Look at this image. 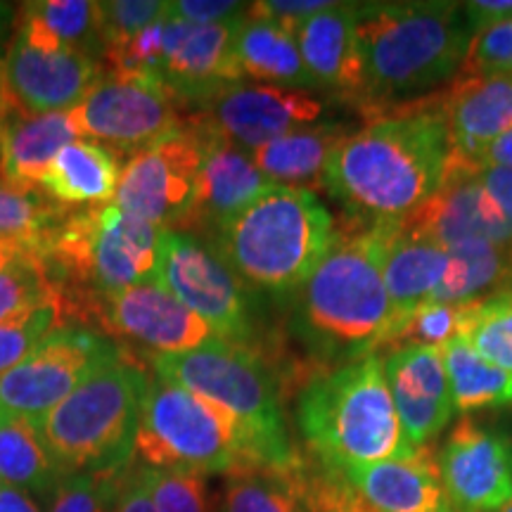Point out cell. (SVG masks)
I'll use <instances>...</instances> for the list:
<instances>
[{
  "mask_svg": "<svg viewBox=\"0 0 512 512\" xmlns=\"http://www.w3.org/2000/svg\"><path fill=\"white\" fill-rule=\"evenodd\" d=\"M512 280L510 247L467 242L448 249V266L430 302L472 304L486 302L508 290Z\"/></svg>",
  "mask_w": 512,
  "mask_h": 512,
  "instance_id": "4dcf8cb0",
  "label": "cell"
},
{
  "mask_svg": "<svg viewBox=\"0 0 512 512\" xmlns=\"http://www.w3.org/2000/svg\"><path fill=\"white\" fill-rule=\"evenodd\" d=\"M358 3H332L294 31L304 67L316 91L363 100V62L356 38Z\"/></svg>",
  "mask_w": 512,
  "mask_h": 512,
  "instance_id": "d4e9b609",
  "label": "cell"
},
{
  "mask_svg": "<svg viewBox=\"0 0 512 512\" xmlns=\"http://www.w3.org/2000/svg\"><path fill=\"white\" fill-rule=\"evenodd\" d=\"M12 19H15V10H12V5L0 3V46H3V41L10 34Z\"/></svg>",
  "mask_w": 512,
  "mask_h": 512,
  "instance_id": "f5cc1de1",
  "label": "cell"
},
{
  "mask_svg": "<svg viewBox=\"0 0 512 512\" xmlns=\"http://www.w3.org/2000/svg\"><path fill=\"white\" fill-rule=\"evenodd\" d=\"M472 34L501 22H512V0H475L463 5Z\"/></svg>",
  "mask_w": 512,
  "mask_h": 512,
  "instance_id": "c3c4849f",
  "label": "cell"
},
{
  "mask_svg": "<svg viewBox=\"0 0 512 512\" xmlns=\"http://www.w3.org/2000/svg\"><path fill=\"white\" fill-rule=\"evenodd\" d=\"M192 136L202 145V164L197 174L195 200L178 230L195 235L204 233L211 240L216 230L238 216L271 183L256 169L249 152L219 138L200 136V133Z\"/></svg>",
  "mask_w": 512,
  "mask_h": 512,
  "instance_id": "44dd1931",
  "label": "cell"
},
{
  "mask_svg": "<svg viewBox=\"0 0 512 512\" xmlns=\"http://www.w3.org/2000/svg\"><path fill=\"white\" fill-rule=\"evenodd\" d=\"M451 143L439 93L347 133L332 152L325 188L351 221H401L444 181Z\"/></svg>",
  "mask_w": 512,
  "mask_h": 512,
  "instance_id": "6da1fadb",
  "label": "cell"
},
{
  "mask_svg": "<svg viewBox=\"0 0 512 512\" xmlns=\"http://www.w3.org/2000/svg\"><path fill=\"white\" fill-rule=\"evenodd\" d=\"M98 57L76 50H41L15 36L0 62L5 107L29 114L69 112L105 74Z\"/></svg>",
  "mask_w": 512,
  "mask_h": 512,
  "instance_id": "2e32d148",
  "label": "cell"
},
{
  "mask_svg": "<svg viewBox=\"0 0 512 512\" xmlns=\"http://www.w3.org/2000/svg\"><path fill=\"white\" fill-rule=\"evenodd\" d=\"M475 166H512V128L486 147Z\"/></svg>",
  "mask_w": 512,
  "mask_h": 512,
  "instance_id": "681fc988",
  "label": "cell"
},
{
  "mask_svg": "<svg viewBox=\"0 0 512 512\" xmlns=\"http://www.w3.org/2000/svg\"><path fill=\"white\" fill-rule=\"evenodd\" d=\"M337 240L313 190L268 185L209 242L254 294L292 297Z\"/></svg>",
  "mask_w": 512,
  "mask_h": 512,
  "instance_id": "277c9868",
  "label": "cell"
},
{
  "mask_svg": "<svg viewBox=\"0 0 512 512\" xmlns=\"http://www.w3.org/2000/svg\"><path fill=\"white\" fill-rule=\"evenodd\" d=\"M356 38L363 62L361 107L377 119L392 105H411L456 79L472 29L458 3H358Z\"/></svg>",
  "mask_w": 512,
  "mask_h": 512,
  "instance_id": "3957f363",
  "label": "cell"
},
{
  "mask_svg": "<svg viewBox=\"0 0 512 512\" xmlns=\"http://www.w3.org/2000/svg\"><path fill=\"white\" fill-rule=\"evenodd\" d=\"M512 74V22H501L472 34L458 76Z\"/></svg>",
  "mask_w": 512,
  "mask_h": 512,
  "instance_id": "7bdbcfd3",
  "label": "cell"
},
{
  "mask_svg": "<svg viewBox=\"0 0 512 512\" xmlns=\"http://www.w3.org/2000/svg\"><path fill=\"white\" fill-rule=\"evenodd\" d=\"M121 178L119 157L93 140L79 138L57 152L43 171L41 188L62 207H102L117 197Z\"/></svg>",
  "mask_w": 512,
  "mask_h": 512,
  "instance_id": "4316f807",
  "label": "cell"
},
{
  "mask_svg": "<svg viewBox=\"0 0 512 512\" xmlns=\"http://www.w3.org/2000/svg\"><path fill=\"white\" fill-rule=\"evenodd\" d=\"M169 15V3L159 0H110L100 3V38L102 55L131 41L140 31Z\"/></svg>",
  "mask_w": 512,
  "mask_h": 512,
  "instance_id": "60d3db41",
  "label": "cell"
},
{
  "mask_svg": "<svg viewBox=\"0 0 512 512\" xmlns=\"http://www.w3.org/2000/svg\"><path fill=\"white\" fill-rule=\"evenodd\" d=\"M62 304L67 316L79 318L91 313V318L98 320L110 335L131 339L140 347L155 351V356L185 354L219 337L211 325L157 283L133 285L102 297Z\"/></svg>",
  "mask_w": 512,
  "mask_h": 512,
  "instance_id": "5bb4252c",
  "label": "cell"
},
{
  "mask_svg": "<svg viewBox=\"0 0 512 512\" xmlns=\"http://www.w3.org/2000/svg\"><path fill=\"white\" fill-rule=\"evenodd\" d=\"M72 211L57 204L41 188H22L0 178V240L17 242L41 254L50 233Z\"/></svg>",
  "mask_w": 512,
  "mask_h": 512,
  "instance_id": "e575fe53",
  "label": "cell"
},
{
  "mask_svg": "<svg viewBox=\"0 0 512 512\" xmlns=\"http://www.w3.org/2000/svg\"><path fill=\"white\" fill-rule=\"evenodd\" d=\"M74 140H79V131L69 112L29 117L5 107L0 124V178L22 188H38L57 152Z\"/></svg>",
  "mask_w": 512,
  "mask_h": 512,
  "instance_id": "484cf974",
  "label": "cell"
},
{
  "mask_svg": "<svg viewBox=\"0 0 512 512\" xmlns=\"http://www.w3.org/2000/svg\"><path fill=\"white\" fill-rule=\"evenodd\" d=\"M147 384L143 370L119 356L43 418L38 432L64 477L121 472L131 465Z\"/></svg>",
  "mask_w": 512,
  "mask_h": 512,
  "instance_id": "52a82bcc",
  "label": "cell"
},
{
  "mask_svg": "<svg viewBox=\"0 0 512 512\" xmlns=\"http://www.w3.org/2000/svg\"><path fill=\"white\" fill-rule=\"evenodd\" d=\"M297 420L318 465L328 472L408 458L415 451L396 415L380 354L306 382Z\"/></svg>",
  "mask_w": 512,
  "mask_h": 512,
  "instance_id": "5b68a950",
  "label": "cell"
},
{
  "mask_svg": "<svg viewBox=\"0 0 512 512\" xmlns=\"http://www.w3.org/2000/svg\"><path fill=\"white\" fill-rule=\"evenodd\" d=\"M162 230L117 204L72 211L41 256L62 285V302L155 283Z\"/></svg>",
  "mask_w": 512,
  "mask_h": 512,
  "instance_id": "ba28073f",
  "label": "cell"
},
{
  "mask_svg": "<svg viewBox=\"0 0 512 512\" xmlns=\"http://www.w3.org/2000/svg\"><path fill=\"white\" fill-rule=\"evenodd\" d=\"M0 479L31 494H50L64 475L34 422L0 411Z\"/></svg>",
  "mask_w": 512,
  "mask_h": 512,
  "instance_id": "d6a6232c",
  "label": "cell"
},
{
  "mask_svg": "<svg viewBox=\"0 0 512 512\" xmlns=\"http://www.w3.org/2000/svg\"><path fill=\"white\" fill-rule=\"evenodd\" d=\"M494 512H512V503H508V505H505V508H501V510H494Z\"/></svg>",
  "mask_w": 512,
  "mask_h": 512,
  "instance_id": "11a10c76",
  "label": "cell"
},
{
  "mask_svg": "<svg viewBox=\"0 0 512 512\" xmlns=\"http://www.w3.org/2000/svg\"><path fill=\"white\" fill-rule=\"evenodd\" d=\"M64 318L62 302H46L0 320V375L24 361L43 337L60 328Z\"/></svg>",
  "mask_w": 512,
  "mask_h": 512,
  "instance_id": "74e56055",
  "label": "cell"
},
{
  "mask_svg": "<svg viewBox=\"0 0 512 512\" xmlns=\"http://www.w3.org/2000/svg\"><path fill=\"white\" fill-rule=\"evenodd\" d=\"M332 3L328 0H264V3L249 5L247 15L256 19H268V22L283 24L290 31H297L299 24L306 19L318 15Z\"/></svg>",
  "mask_w": 512,
  "mask_h": 512,
  "instance_id": "f6af8a7d",
  "label": "cell"
},
{
  "mask_svg": "<svg viewBox=\"0 0 512 512\" xmlns=\"http://www.w3.org/2000/svg\"><path fill=\"white\" fill-rule=\"evenodd\" d=\"M155 283L226 342L247 344L254 337V292L202 235L162 230Z\"/></svg>",
  "mask_w": 512,
  "mask_h": 512,
  "instance_id": "30bf717a",
  "label": "cell"
},
{
  "mask_svg": "<svg viewBox=\"0 0 512 512\" xmlns=\"http://www.w3.org/2000/svg\"><path fill=\"white\" fill-rule=\"evenodd\" d=\"M195 107L197 114L183 128L245 152L313 126L325 112L323 102L304 91L242 81L226 83Z\"/></svg>",
  "mask_w": 512,
  "mask_h": 512,
  "instance_id": "4fadbf2b",
  "label": "cell"
},
{
  "mask_svg": "<svg viewBox=\"0 0 512 512\" xmlns=\"http://www.w3.org/2000/svg\"><path fill=\"white\" fill-rule=\"evenodd\" d=\"M439 351L458 413L512 406V373L486 361L465 337L451 339Z\"/></svg>",
  "mask_w": 512,
  "mask_h": 512,
  "instance_id": "1f68e13d",
  "label": "cell"
},
{
  "mask_svg": "<svg viewBox=\"0 0 512 512\" xmlns=\"http://www.w3.org/2000/svg\"><path fill=\"white\" fill-rule=\"evenodd\" d=\"M202 145L188 128L128 159L114 204L157 228L178 230L195 200Z\"/></svg>",
  "mask_w": 512,
  "mask_h": 512,
  "instance_id": "9a60e30c",
  "label": "cell"
},
{
  "mask_svg": "<svg viewBox=\"0 0 512 512\" xmlns=\"http://www.w3.org/2000/svg\"><path fill=\"white\" fill-rule=\"evenodd\" d=\"M110 337L86 325H60L15 368L0 375V411L41 425L95 370L117 361Z\"/></svg>",
  "mask_w": 512,
  "mask_h": 512,
  "instance_id": "8fae6325",
  "label": "cell"
},
{
  "mask_svg": "<svg viewBox=\"0 0 512 512\" xmlns=\"http://www.w3.org/2000/svg\"><path fill=\"white\" fill-rule=\"evenodd\" d=\"M0 512H41L38 505L27 496V491L17 486H0Z\"/></svg>",
  "mask_w": 512,
  "mask_h": 512,
  "instance_id": "f907efd6",
  "label": "cell"
},
{
  "mask_svg": "<svg viewBox=\"0 0 512 512\" xmlns=\"http://www.w3.org/2000/svg\"><path fill=\"white\" fill-rule=\"evenodd\" d=\"M24 254H29L27 247L17 245V242H10V240H0V273H3L8 266L15 264L17 259H22Z\"/></svg>",
  "mask_w": 512,
  "mask_h": 512,
  "instance_id": "816d5d0a",
  "label": "cell"
},
{
  "mask_svg": "<svg viewBox=\"0 0 512 512\" xmlns=\"http://www.w3.org/2000/svg\"><path fill=\"white\" fill-rule=\"evenodd\" d=\"M138 475L157 512H209V491L200 475L150 465H140Z\"/></svg>",
  "mask_w": 512,
  "mask_h": 512,
  "instance_id": "ab89813d",
  "label": "cell"
},
{
  "mask_svg": "<svg viewBox=\"0 0 512 512\" xmlns=\"http://www.w3.org/2000/svg\"><path fill=\"white\" fill-rule=\"evenodd\" d=\"M437 463L458 512H494L512 503V451L498 432L460 420L441 444Z\"/></svg>",
  "mask_w": 512,
  "mask_h": 512,
  "instance_id": "ac0fdd59",
  "label": "cell"
},
{
  "mask_svg": "<svg viewBox=\"0 0 512 512\" xmlns=\"http://www.w3.org/2000/svg\"><path fill=\"white\" fill-rule=\"evenodd\" d=\"M46 302H62V285L41 254H24L0 273V320Z\"/></svg>",
  "mask_w": 512,
  "mask_h": 512,
  "instance_id": "d590c367",
  "label": "cell"
},
{
  "mask_svg": "<svg viewBox=\"0 0 512 512\" xmlns=\"http://www.w3.org/2000/svg\"><path fill=\"white\" fill-rule=\"evenodd\" d=\"M0 486H3V479H0Z\"/></svg>",
  "mask_w": 512,
  "mask_h": 512,
  "instance_id": "6f0895ef",
  "label": "cell"
},
{
  "mask_svg": "<svg viewBox=\"0 0 512 512\" xmlns=\"http://www.w3.org/2000/svg\"><path fill=\"white\" fill-rule=\"evenodd\" d=\"M479 304H439V302H425L415 309V313L403 325L399 337L394 339L392 349L401 347H434L441 349L451 339L465 337L467 325H470L472 316H475Z\"/></svg>",
  "mask_w": 512,
  "mask_h": 512,
  "instance_id": "8d00e7d4",
  "label": "cell"
},
{
  "mask_svg": "<svg viewBox=\"0 0 512 512\" xmlns=\"http://www.w3.org/2000/svg\"><path fill=\"white\" fill-rule=\"evenodd\" d=\"M384 375L406 439L413 448L430 446L456 413L441 351L434 347L394 349L384 358Z\"/></svg>",
  "mask_w": 512,
  "mask_h": 512,
  "instance_id": "ffe728a7",
  "label": "cell"
},
{
  "mask_svg": "<svg viewBox=\"0 0 512 512\" xmlns=\"http://www.w3.org/2000/svg\"><path fill=\"white\" fill-rule=\"evenodd\" d=\"M292 332L318 361L344 366L387 351L392 304L380 273L375 223L351 221L292 294Z\"/></svg>",
  "mask_w": 512,
  "mask_h": 512,
  "instance_id": "7a4b0ae2",
  "label": "cell"
},
{
  "mask_svg": "<svg viewBox=\"0 0 512 512\" xmlns=\"http://www.w3.org/2000/svg\"><path fill=\"white\" fill-rule=\"evenodd\" d=\"M136 451L150 467L233 475L247 467L238 422L181 384L152 380L140 411Z\"/></svg>",
  "mask_w": 512,
  "mask_h": 512,
  "instance_id": "9c48e42d",
  "label": "cell"
},
{
  "mask_svg": "<svg viewBox=\"0 0 512 512\" xmlns=\"http://www.w3.org/2000/svg\"><path fill=\"white\" fill-rule=\"evenodd\" d=\"M126 470L64 477L53 491L50 512H112L114 496Z\"/></svg>",
  "mask_w": 512,
  "mask_h": 512,
  "instance_id": "b9f144b4",
  "label": "cell"
},
{
  "mask_svg": "<svg viewBox=\"0 0 512 512\" xmlns=\"http://www.w3.org/2000/svg\"><path fill=\"white\" fill-rule=\"evenodd\" d=\"M467 342L486 361L512 373V297L496 294L479 304L465 332Z\"/></svg>",
  "mask_w": 512,
  "mask_h": 512,
  "instance_id": "f35d334b",
  "label": "cell"
},
{
  "mask_svg": "<svg viewBox=\"0 0 512 512\" xmlns=\"http://www.w3.org/2000/svg\"><path fill=\"white\" fill-rule=\"evenodd\" d=\"M503 294H510V297H512V285H510V287H508V290H505Z\"/></svg>",
  "mask_w": 512,
  "mask_h": 512,
  "instance_id": "9f6ffc18",
  "label": "cell"
},
{
  "mask_svg": "<svg viewBox=\"0 0 512 512\" xmlns=\"http://www.w3.org/2000/svg\"><path fill=\"white\" fill-rule=\"evenodd\" d=\"M344 138L342 126L313 124L256 147L249 155L271 185L311 190L325 183L332 152Z\"/></svg>",
  "mask_w": 512,
  "mask_h": 512,
  "instance_id": "83f0119b",
  "label": "cell"
},
{
  "mask_svg": "<svg viewBox=\"0 0 512 512\" xmlns=\"http://www.w3.org/2000/svg\"><path fill=\"white\" fill-rule=\"evenodd\" d=\"M221 512H309L304 491V463L278 467H245L228 475Z\"/></svg>",
  "mask_w": 512,
  "mask_h": 512,
  "instance_id": "836d02e7",
  "label": "cell"
},
{
  "mask_svg": "<svg viewBox=\"0 0 512 512\" xmlns=\"http://www.w3.org/2000/svg\"><path fill=\"white\" fill-rule=\"evenodd\" d=\"M112 512H157L143 479L138 475V467H128L124 477H121Z\"/></svg>",
  "mask_w": 512,
  "mask_h": 512,
  "instance_id": "bcb514c9",
  "label": "cell"
},
{
  "mask_svg": "<svg viewBox=\"0 0 512 512\" xmlns=\"http://www.w3.org/2000/svg\"><path fill=\"white\" fill-rule=\"evenodd\" d=\"M69 114L79 138L128 159L183 131L176 100L164 86L114 72L102 74Z\"/></svg>",
  "mask_w": 512,
  "mask_h": 512,
  "instance_id": "7c38bea8",
  "label": "cell"
},
{
  "mask_svg": "<svg viewBox=\"0 0 512 512\" xmlns=\"http://www.w3.org/2000/svg\"><path fill=\"white\" fill-rule=\"evenodd\" d=\"M475 174L505 219L512 223V166H477Z\"/></svg>",
  "mask_w": 512,
  "mask_h": 512,
  "instance_id": "7dc6e473",
  "label": "cell"
},
{
  "mask_svg": "<svg viewBox=\"0 0 512 512\" xmlns=\"http://www.w3.org/2000/svg\"><path fill=\"white\" fill-rule=\"evenodd\" d=\"M235 55L242 76L294 91H316V83L304 67L294 31L283 24L245 15L235 31Z\"/></svg>",
  "mask_w": 512,
  "mask_h": 512,
  "instance_id": "f1b7e54d",
  "label": "cell"
},
{
  "mask_svg": "<svg viewBox=\"0 0 512 512\" xmlns=\"http://www.w3.org/2000/svg\"><path fill=\"white\" fill-rule=\"evenodd\" d=\"M238 22L192 24L174 15L164 19L162 86L176 105H200L226 83L242 79L235 55Z\"/></svg>",
  "mask_w": 512,
  "mask_h": 512,
  "instance_id": "d6986e66",
  "label": "cell"
},
{
  "mask_svg": "<svg viewBox=\"0 0 512 512\" xmlns=\"http://www.w3.org/2000/svg\"><path fill=\"white\" fill-rule=\"evenodd\" d=\"M380 238V273L392 304V337H399L415 309L430 302L448 266V252L434 242L420 238L401 221H375Z\"/></svg>",
  "mask_w": 512,
  "mask_h": 512,
  "instance_id": "603a6c76",
  "label": "cell"
},
{
  "mask_svg": "<svg viewBox=\"0 0 512 512\" xmlns=\"http://www.w3.org/2000/svg\"><path fill=\"white\" fill-rule=\"evenodd\" d=\"M477 166L448 157L444 181L437 192L401 219L411 233L448 249L467 242L512 247V223L479 183Z\"/></svg>",
  "mask_w": 512,
  "mask_h": 512,
  "instance_id": "e0dca14e",
  "label": "cell"
},
{
  "mask_svg": "<svg viewBox=\"0 0 512 512\" xmlns=\"http://www.w3.org/2000/svg\"><path fill=\"white\" fill-rule=\"evenodd\" d=\"M3 112H5V102H3V93H0V124H3Z\"/></svg>",
  "mask_w": 512,
  "mask_h": 512,
  "instance_id": "db71d44e",
  "label": "cell"
},
{
  "mask_svg": "<svg viewBox=\"0 0 512 512\" xmlns=\"http://www.w3.org/2000/svg\"><path fill=\"white\" fill-rule=\"evenodd\" d=\"M335 475L370 512H458L441 484L432 446L415 448L408 458L347 467Z\"/></svg>",
  "mask_w": 512,
  "mask_h": 512,
  "instance_id": "7402d4cb",
  "label": "cell"
},
{
  "mask_svg": "<svg viewBox=\"0 0 512 512\" xmlns=\"http://www.w3.org/2000/svg\"><path fill=\"white\" fill-rule=\"evenodd\" d=\"M451 157L477 164L482 152L512 128V74L456 76L439 93Z\"/></svg>",
  "mask_w": 512,
  "mask_h": 512,
  "instance_id": "cb8c5ba5",
  "label": "cell"
},
{
  "mask_svg": "<svg viewBox=\"0 0 512 512\" xmlns=\"http://www.w3.org/2000/svg\"><path fill=\"white\" fill-rule=\"evenodd\" d=\"M17 38L41 50H76L100 60V3L91 0L24 3L19 12Z\"/></svg>",
  "mask_w": 512,
  "mask_h": 512,
  "instance_id": "f546056e",
  "label": "cell"
},
{
  "mask_svg": "<svg viewBox=\"0 0 512 512\" xmlns=\"http://www.w3.org/2000/svg\"><path fill=\"white\" fill-rule=\"evenodd\" d=\"M152 368L238 422L247 467L290 470L302 463L287 437L275 375L247 344L216 337L185 354L152 356Z\"/></svg>",
  "mask_w": 512,
  "mask_h": 512,
  "instance_id": "8992f818",
  "label": "cell"
},
{
  "mask_svg": "<svg viewBox=\"0 0 512 512\" xmlns=\"http://www.w3.org/2000/svg\"><path fill=\"white\" fill-rule=\"evenodd\" d=\"M249 5L235 0H178L169 3V15L192 24H228L247 15Z\"/></svg>",
  "mask_w": 512,
  "mask_h": 512,
  "instance_id": "ee69618b",
  "label": "cell"
}]
</instances>
